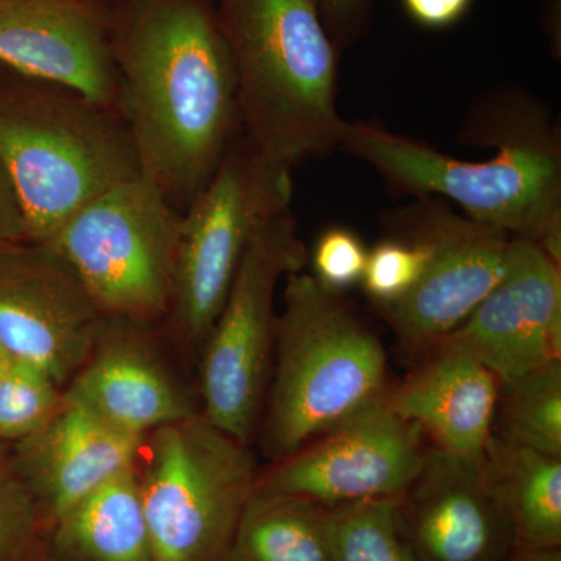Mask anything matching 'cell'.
Here are the masks:
<instances>
[{
  "label": "cell",
  "instance_id": "cell-22",
  "mask_svg": "<svg viewBox=\"0 0 561 561\" xmlns=\"http://www.w3.org/2000/svg\"><path fill=\"white\" fill-rule=\"evenodd\" d=\"M493 435L511 445L561 457V360L501 382Z\"/></svg>",
  "mask_w": 561,
  "mask_h": 561
},
{
  "label": "cell",
  "instance_id": "cell-5",
  "mask_svg": "<svg viewBox=\"0 0 561 561\" xmlns=\"http://www.w3.org/2000/svg\"><path fill=\"white\" fill-rule=\"evenodd\" d=\"M0 161L33 243H46L88 203L140 173L119 113L25 79L0 88Z\"/></svg>",
  "mask_w": 561,
  "mask_h": 561
},
{
  "label": "cell",
  "instance_id": "cell-31",
  "mask_svg": "<svg viewBox=\"0 0 561 561\" xmlns=\"http://www.w3.org/2000/svg\"><path fill=\"white\" fill-rule=\"evenodd\" d=\"M507 561H561L560 549L553 551H516Z\"/></svg>",
  "mask_w": 561,
  "mask_h": 561
},
{
  "label": "cell",
  "instance_id": "cell-26",
  "mask_svg": "<svg viewBox=\"0 0 561 561\" xmlns=\"http://www.w3.org/2000/svg\"><path fill=\"white\" fill-rule=\"evenodd\" d=\"M38 529V504L0 453V561H24Z\"/></svg>",
  "mask_w": 561,
  "mask_h": 561
},
{
  "label": "cell",
  "instance_id": "cell-8",
  "mask_svg": "<svg viewBox=\"0 0 561 561\" xmlns=\"http://www.w3.org/2000/svg\"><path fill=\"white\" fill-rule=\"evenodd\" d=\"M291 198V169L265 158L239 131L208 183L181 213L169 316L187 342L205 343L251 239L265 221L290 210Z\"/></svg>",
  "mask_w": 561,
  "mask_h": 561
},
{
  "label": "cell",
  "instance_id": "cell-17",
  "mask_svg": "<svg viewBox=\"0 0 561 561\" xmlns=\"http://www.w3.org/2000/svg\"><path fill=\"white\" fill-rule=\"evenodd\" d=\"M394 389L387 405L445 451L482 460L493 435L501 381L471 351L445 337L434 343Z\"/></svg>",
  "mask_w": 561,
  "mask_h": 561
},
{
  "label": "cell",
  "instance_id": "cell-16",
  "mask_svg": "<svg viewBox=\"0 0 561 561\" xmlns=\"http://www.w3.org/2000/svg\"><path fill=\"white\" fill-rule=\"evenodd\" d=\"M144 438L125 434L65 393L38 431L14 443V470L55 519L138 463Z\"/></svg>",
  "mask_w": 561,
  "mask_h": 561
},
{
  "label": "cell",
  "instance_id": "cell-24",
  "mask_svg": "<svg viewBox=\"0 0 561 561\" xmlns=\"http://www.w3.org/2000/svg\"><path fill=\"white\" fill-rule=\"evenodd\" d=\"M65 391L49 376L13 364L0 373V443L20 442L60 408Z\"/></svg>",
  "mask_w": 561,
  "mask_h": 561
},
{
  "label": "cell",
  "instance_id": "cell-4",
  "mask_svg": "<svg viewBox=\"0 0 561 561\" xmlns=\"http://www.w3.org/2000/svg\"><path fill=\"white\" fill-rule=\"evenodd\" d=\"M276 321L262 449L279 461L386 394L378 335L311 273L286 276Z\"/></svg>",
  "mask_w": 561,
  "mask_h": 561
},
{
  "label": "cell",
  "instance_id": "cell-25",
  "mask_svg": "<svg viewBox=\"0 0 561 561\" xmlns=\"http://www.w3.org/2000/svg\"><path fill=\"white\" fill-rule=\"evenodd\" d=\"M426 253L419 242L394 236L368 250L360 286L367 297L382 309L404 298L423 273Z\"/></svg>",
  "mask_w": 561,
  "mask_h": 561
},
{
  "label": "cell",
  "instance_id": "cell-12",
  "mask_svg": "<svg viewBox=\"0 0 561 561\" xmlns=\"http://www.w3.org/2000/svg\"><path fill=\"white\" fill-rule=\"evenodd\" d=\"M423 431L373 401L260 476L256 489L321 505L400 497L423 461Z\"/></svg>",
  "mask_w": 561,
  "mask_h": 561
},
{
  "label": "cell",
  "instance_id": "cell-19",
  "mask_svg": "<svg viewBox=\"0 0 561 561\" xmlns=\"http://www.w3.org/2000/svg\"><path fill=\"white\" fill-rule=\"evenodd\" d=\"M483 468L511 518L516 551L560 549L561 457L491 435Z\"/></svg>",
  "mask_w": 561,
  "mask_h": 561
},
{
  "label": "cell",
  "instance_id": "cell-7",
  "mask_svg": "<svg viewBox=\"0 0 561 561\" xmlns=\"http://www.w3.org/2000/svg\"><path fill=\"white\" fill-rule=\"evenodd\" d=\"M180 220L140 172L88 203L44 245L65 257L103 316L142 323L171 313Z\"/></svg>",
  "mask_w": 561,
  "mask_h": 561
},
{
  "label": "cell",
  "instance_id": "cell-20",
  "mask_svg": "<svg viewBox=\"0 0 561 561\" xmlns=\"http://www.w3.org/2000/svg\"><path fill=\"white\" fill-rule=\"evenodd\" d=\"M138 465L57 518V545L81 561H153Z\"/></svg>",
  "mask_w": 561,
  "mask_h": 561
},
{
  "label": "cell",
  "instance_id": "cell-18",
  "mask_svg": "<svg viewBox=\"0 0 561 561\" xmlns=\"http://www.w3.org/2000/svg\"><path fill=\"white\" fill-rule=\"evenodd\" d=\"M142 348L130 332L103 321L90 359L65 391L111 426L138 438L195 412L171 376Z\"/></svg>",
  "mask_w": 561,
  "mask_h": 561
},
{
  "label": "cell",
  "instance_id": "cell-3",
  "mask_svg": "<svg viewBox=\"0 0 561 561\" xmlns=\"http://www.w3.org/2000/svg\"><path fill=\"white\" fill-rule=\"evenodd\" d=\"M238 81L241 131L294 169L341 147L337 51L317 0H214Z\"/></svg>",
  "mask_w": 561,
  "mask_h": 561
},
{
  "label": "cell",
  "instance_id": "cell-2",
  "mask_svg": "<svg viewBox=\"0 0 561 561\" xmlns=\"http://www.w3.org/2000/svg\"><path fill=\"white\" fill-rule=\"evenodd\" d=\"M479 142L497 147L486 161H461L427 144L368 124L342 128L341 147L390 183L420 197L449 198L465 216L527 239L561 262L559 131L537 103L502 95L479 110Z\"/></svg>",
  "mask_w": 561,
  "mask_h": 561
},
{
  "label": "cell",
  "instance_id": "cell-13",
  "mask_svg": "<svg viewBox=\"0 0 561 561\" xmlns=\"http://www.w3.org/2000/svg\"><path fill=\"white\" fill-rule=\"evenodd\" d=\"M0 66L122 113L103 0H0Z\"/></svg>",
  "mask_w": 561,
  "mask_h": 561
},
{
  "label": "cell",
  "instance_id": "cell-30",
  "mask_svg": "<svg viewBox=\"0 0 561 561\" xmlns=\"http://www.w3.org/2000/svg\"><path fill=\"white\" fill-rule=\"evenodd\" d=\"M28 242L24 213L9 173L0 161V250Z\"/></svg>",
  "mask_w": 561,
  "mask_h": 561
},
{
  "label": "cell",
  "instance_id": "cell-14",
  "mask_svg": "<svg viewBox=\"0 0 561 561\" xmlns=\"http://www.w3.org/2000/svg\"><path fill=\"white\" fill-rule=\"evenodd\" d=\"M402 534L419 561H507L515 531L483 468L432 445L398 497Z\"/></svg>",
  "mask_w": 561,
  "mask_h": 561
},
{
  "label": "cell",
  "instance_id": "cell-15",
  "mask_svg": "<svg viewBox=\"0 0 561 561\" xmlns=\"http://www.w3.org/2000/svg\"><path fill=\"white\" fill-rule=\"evenodd\" d=\"M512 381L561 360V262L527 239L513 238L500 283L446 335Z\"/></svg>",
  "mask_w": 561,
  "mask_h": 561
},
{
  "label": "cell",
  "instance_id": "cell-21",
  "mask_svg": "<svg viewBox=\"0 0 561 561\" xmlns=\"http://www.w3.org/2000/svg\"><path fill=\"white\" fill-rule=\"evenodd\" d=\"M224 561H331L324 505L254 490Z\"/></svg>",
  "mask_w": 561,
  "mask_h": 561
},
{
  "label": "cell",
  "instance_id": "cell-29",
  "mask_svg": "<svg viewBox=\"0 0 561 561\" xmlns=\"http://www.w3.org/2000/svg\"><path fill=\"white\" fill-rule=\"evenodd\" d=\"M474 0H401L402 9L420 27L445 31L459 24Z\"/></svg>",
  "mask_w": 561,
  "mask_h": 561
},
{
  "label": "cell",
  "instance_id": "cell-6",
  "mask_svg": "<svg viewBox=\"0 0 561 561\" xmlns=\"http://www.w3.org/2000/svg\"><path fill=\"white\" fill-rule=\"evenodd\" d=\"M140 496L153 561H224L260 481L247 445L194 412L144 437Z\"/></svg>",
  "mask_w": 561,
  "mask_h": 561
},
{
  "label": "cell",
  "instance_id": "cell-10",
  "mask_svg": "<svg viewBox=\"0 0 561 561\" xmlns=\"http://www.w3.org/2000/svg\"><path fill=\"white\" fill-rule=\"evenodd\" d=\"M400 234L426 253L423 273L400 301L379 309L409 350L426 351L451 334L500 283L512 236L421 197L397 217Z\"/></svg>",
  "mask_w": 561,
  "mask_h": 561
},
{
  "label": "cell",
  "instance_id": "cell-11",
  "mask_svg": "<svg viewBox=\"0 0 561 561\" xmlns=\"http://www.w3.org/2000/svg\"><path fill=\"white\" fill-rule=\"evenodd\" d=\"M105 316L50 247L0 250V343L14 364L69 382L90 359Z\"/></svg>",
  "mask_w": 561,
  "mask_h": 561
},
{
  "label": "cell",
  "instance_id": "cell-28",
  "mask_svg": "<svg viewBox=\"0 0 561 561\" xmlns=\"http://www.w3.org/2000/svg\"><path fill=\"white\" fill-rule=\"evenodd\" d=\"M375 0H317L321 18L339 49L353 46L370 28Z\"/></svg>",
  "mask_w": 561,
  "mask_h": 561
},
{
  "label": "cell",
  "instance_id": "cell-27",
  "mask_svg": "<svg viewBox=\"0 0 561 561\" xmlns=\"http://www.w3.org/2000/svg\"><path fill=\"white\" fill-rule=\"evenodd\" d=\"M368 250L356 232L332 227L321 232L309 253L313 278L337 294L360 284L367 265Z\"/></svg>",
  "mask_w": 561,
  "mask_h": 561
},
{
  "label": "cell",
  "instance_id": "cell-32",
  "mask_svg": "<svg viewBox=\"0 0 561 561\" xmlns=\"http://www.w3.org/2000/svg\"><path fill=\"white\" fill-rule=\"evenodd\" d=\"M14 362L11 360L9 353H7L5 348H3L2 343H0V373L5 371L7 368L11 367Z\"/></svg>",
  "mask_w": 561,
  "mask_h": 561
},
{
  "label": "cell",
  "instance_id": "cell-9",
  "mask_svg": "<svg viewBox=\"0 0 561 561\" xmlns=\"http://www.w3.org/2000/svg\"><path fill=\"white\" fill-rule=\"evenodd\" d=\"M308 261L290 210L265 221L203 343V416L243 445L260 424L271 381L276 287L283 276L305 271Z\"/></svg>",
  "mask_w": 561,
  "mask_h": 561
},
{
  "label": "cell",
  "instance_id": "cell-1",
  "mask_svg": "<svg viewBox=\"0 0 561 561\" xmlns=\"http://www.w3.org/2000/svg\"><path fill=\"white\" fill-rule=\"evenodd\" d=\"M140 172L186 209L241 131L214 0H103Z\"/></svg>",
  "mask_w": 561,
  "mask_h": 561
},
{
  "label": "cell",
  "instance_id": "cell-23",
  "mask_svg": "<svg viewBox=\"0 0 561 561\" xmlns=\"http://www.w3.org/2000/svg\"><path fill=\"white\" fill-rule=\"evenodd\" d=\"M331 561H419L402 534L398 497L324 505Z\"/></svg>",
  "mask_w": 561,
  "mask_h": 561
}]
</instances>
